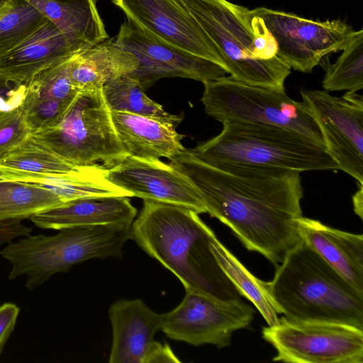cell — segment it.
I'll return each mask as SVG.
<instances>
[{
    "label": "cell",
    "mask_w": 363,
    "mask_h": 363,
    "mask_svg": "<svg viewBox=\"0 0 363 363\" xmlns=\"http://www.w3.org/2000/svg\"><path fill=\"white\" fill-rule=\"evenodd\" d=\"M254 314V308L242 299L222 301L185 289L179 305L160 313V330L176 341L223 348L230 344L235 331L250 325Z\"/></svg>",
    "instance_id": "cell-11"
},
{
    "label": "cell",
    "mask_w": 363,
    "mask_h": 363,
    "mask_svg": "<svg viewBox=\"0 0 363 363\" xmlns=\"http://www.w3.org/2000/svg\"><path fill=\"white\" fill-rule=\"evenodd\" d=\"M336 62L330 63L328 55L319 62L325 70V91L357 92L363 88V30L350 37Z\"/></svg>",
    "instance_id": "cell-26"
},
{
    "label": "cell",
    "mask_w": 363,
    "mask_h": 363,
    "mask_svg": "<svg viewBox=\"0 0 363 363\" xmlns=\"http://www.w3.org/2000/svg\"><path fill=\"white\" fill-rule=\"evenodd\" d=\"M71 104L53 99H40L26 91L21 107L26 121L33 135L58 125L63 119Z\"/></svg>",
    "instance_id": "cell-30"
},
{
    "label": "cell",
    "mask_w": 363,
    "mask_h": 363,
    "mask_svg": "<svg viewBox=\"0 0 363 363\" xmlns=\"http://www.w3.org/2000/svg\"><path fill=\"white\" fill-rule=\"evenodd\" d=\"M138 67V60L133 53L107 39L74 53L69 73L79 91L96 90L121 76L131 74Z\"/></svg>",
    "instance_id": "cell-21"
},
{
    "label": "cell",
    "mask_w": 363,
    "mask_h": 363,
    "mask_svg": "<svg viewBox=\"0 0 363 363\" xmlns=\"http://www.w3.org/2000/svg\"><path fill=\"white\" fill-rule=\"evenodd\" d=\"M276 267L267 285L285 318L344 323L363 330V294L303 240Z\"/></svg>",
    "instance_id": "cell-3"
},
{
    "label": "cell",
    "mask_w": 363,
    "mask_h": 363,
    "mask_svg": "<svg viewBox=\"0 0 363 363\" xmlns=\"http://www.w3.org/2000/svg\"><path fill=\"white\" fill-rule=\"evenodd\" d=\"M297 226L301 239L363 294V235L333 228L303 216Z\"/></svg>",
    "instance_id": "cell-19"
},
{
    "label": "cell",
    "mask_w": 363,
    "mask_h": 363,
    "mask_svg": "<svg viewBox=\"0 0 363 363\" xmlns=\"http://www.w3.org/2000/svg\"><path fill=\"white\" fill-rule=\"evenodd\" d=\"M101 91L110 111L126 112L157 118L174 128L184 118L182 113L171 114L161 104L150 99L138 79L130 74L111 81L102 87Z\"/></svg>",
    "instance_id": "cell-24"
},
{
    "label": "cell",
    "mask_w": 363,
    "mask_h": 363,
    "mask_svg": "<svg viewBox=\"0 0 363 363\" xmlns=\"http://www.w3.org/2000/svg\"><path fill=\"white\" fill-rule=\"evenodd\" d=\"M7 184L8 182L4 181L0 178V194L4 191Z\"/></svg>",
    "instance_id": "cell-37"
},
{
    "label": "cell",
    "mask_w": 363,
    "mask_h": 363,
    "mask_svg": "<svg viewBox=\"0 0 363 363\" xmlns=\"http://www.w3.org/2000/svg\"><path fill=\"white\" fill-rule=\"evenodd\" d=\"M137 209L128 196L82 198L44 209L30 217L38 228H64L107 224H132Z\"/></svg>",
    "instance_id": "cell-18"
},
{
    "label": "cell",
    "mask_w": 363,
    "mask_h": 363,
    "mask_svg": "<svg viewBox=\"0 0 363 363\" xmlns=\"http://www.w3.org/2000/svg\"><path fill=\"white\" fill-rule=\"evenodd\" d=\"M217 49L225 70L253 86L285 90L291 67L274 40L244 6L227 0H179Z\"/></svg>",
    "instance_id": "cell-4"
},
{
    "label": "cell",
    "mask_w": 363,
    "mask_h": 363,
    "mask_svg": "<svg viewBox=\"0 0 363 363\" xmlns=\"http://www.w3.org/2000/svg\"><path fill=\"white\" fill-rule=\"evenodd\" d=\"M339 169L363 185V97L357 92L334 96L327 91H301Z\"/></svg>",
    "instance_id": "cell-12"
},
{
    "label": "cell",
    "mask_w": 363,
    "mask_h": 363,
    "mask_svg": "<svg viewBox=\"0 0 363 363\" xmlns=\"http://www.w3.org/2000/svg\"><path fill=\"white\" fill-rule=\"evenodd\" d=\"M61 203V199L45 187L27 182H8L0 194V220L30 218L39 211Z\"/></svg>",
    "instance_id": "cell-27"
},
{
    "label": "cell",
    "mask_w": 363,
    "mask_h": 363,
    "mask_svg": "<svg viewBox=\"0 0 363 363\" xmlns=\"http://www.w3.org/2000/svg\"><path fill=\"white\" fill-rule=\"evenodd\" d=\"M82 49L48 20L16 47L0 55V75L26 84L40 72Z\"/></svg>",
    "instance_id": "cell-17"
},
{
    "label": "cell",
    "mask_w": 363,
    "mask_h": 363,
    "mask_svg": "<svg viewBox=\"0 0 363 363\" xmlns=\"http://www.w3.org/2000/svg\"><path fill=\"white\" fill-rule=\"evenodd\" d=\"M180 362L168 345L157 342L150 352L146 363Z\"/></svg>",
    "instance_id": "cell-35"
},
{
    "label": "cell",
    "mask_w": 363,
    "mask_h": 363,
    "mask_svg": "<svg viewBox=\"0 0 363 363\" xmlns=\"http://www.w3.org/2000/svg\"><path fill=\"white\" fill-rule=\"evenodd\" d=\"M113 41L137 57L138 67L130 75L144 89L163 78H187L203 84L228 74L218 64L167 43L128 19Z\"/></svg>",
    "instance_id": "cell-13"
},
{
    "label": "cell",
    "mask_w": 363,
    "mask_h": 363,
    "mask_svg": "<svg viewBox=\"0 0 363 363\" xmlns=\"http://www.w3.org/2000/svg\"><path fill=\"white\" fill-rule=\"evenodd\" d=\"M201 102L206 113L221 123L238 121L276 125L323 143L320 129L303 101L285 90L250 85L233 77L203 83Z\"/></svg>",
    "instance_id": "cell-8"
},
{
    "label": "cell",
    "mask_w": 363,
    "mask_h": 363,
    "mask_svg": "<svg viewBox=\"0 0 363 363\" xmlns=\"http://www.w3.org/2000/svg\"><path fill=\"white\" fill-rule=\"evenodd\" d=\"M111 1L124 13L128 20L140 28L225 69L217 49L179 0Z\"/></svg>",
    "instance_id": "cell-14"
},
{
    "label": "cell",
    "mask_w": 363,
    "mask_h": 363,
    "mask_svg": "<svg viewBox=\"0 0 363 363\" xmlns=\"http://www.w3.org/2000/svg\"><path fill=\"white\" fill-rule=\"evenodd\" d=\"M73 43L85 49L108 39L96 0H26Z\"/></svg>",
    "instance_id": "cell-22"
},
{
    "label": "cell",
    "mask_w": 363,
    "mask_h": 363,
    "mask_svg": "<svg viewBox=\"0 0 363 363\" xmlns=\"http://www.w3.org/2000/svg\"><path fill=\"white\" fill-rule=\"evenodd\" d=\"M19 313V307L13 303H4L0 306V356L14 330Z\"/></svg>",
    "instance_id": "cell-33"
},
{
    "label": "cell",
    "mask_w": 363,
    "mask_h": 363,
    "mask_svg": "<svg viewBox=\"0 0 363 363\" xmlns=\"http://www.w3.org/2000/svg\"><path fill=\"white\" fill-rule=\"evenodd\" d=\"M72 55L35 75L26 83V91L40 99L71 104L79 92L70 77Z\"/></svg>",
    "instance_id": "cell-29"
},
{
    "label": "cell",
    "mask_w": 363,
    "mask_h": 363,
    "mask_svg": "<svg viewBox=\"0 0 363 363\" xmlns=\"http://www.w3.org/2000/svg\"><path fill=\"white\" fill-rule=\"evenodd\" d=\"M27 84L0 75V111L19 106L26 94Z\"/></svg>",
    "instance_id": "cell-32"
},
{
    "label": "cell",
    "mask_w": 363,
    "mask_h": 363,
    "mask_svg": "<svg viewBox=\"0 0 363 363\" xmlns=\"http://www.w3.org/2000/svg\"><path fill=\"white\" fill-rule=\"evenodd\" d=\"M274 40L276 55L291 68L310 73L321 59L342 50L354 30L340 20L313 21L258 7L250 10Z\"/></svg>",
    "instance_id": "cell-10"
},
{
    "label": "cell",
    "mask_w": 363,
    "mask_h": 363,
    "mask_svg": "<svg viewBox=\"0 0 363 363\" xmlns=\"http://www.w3.org/2000/svg\"><path fill=\"white\" fill-rule=\"evenodd\" d=\"M219 134L191 152L211 166L235 165L305 171L339 169L325 145L285 128L225 121Z\"/></svg>",
    "instance_id": "cell-5"
},
{
    "label": "cell",
    "mask_w": 363,
    "mask_h": 363,
    "mask_svg": "<svg viewBox=\"0 0 363 363\" xmlns=\"http://www.w3.org/2000/svg\"><path fill=\"white\" fill-rule=\"evenodd\" d=\"M31 135L21 104L0 111V158L24 143Z\"/></svg>",
    "instance_id": "cell-31"
},
{
    "label": "cell",
    "mask_w": 363,
    "mask_h": 363,
    "mask_svg": "<svg viewBox=\"0 0 363 363\" xmlns=\"http://www.w3.org/2000/svg\"><path fill=\"white\" fill-rule=\"evenodd\" d=\"M131 225L78 226L50 236L29 235L7 243L0 255L11 264L9 279L25 275L26 288L33 290L76 264L121 257L123 245L130 239Z\"/></svg>",
    "instance_id": "cell-6"
},
{
    "label": "cell",
    "mask_w": 363,
    "mask_h": 363,
    "mask_svg": "<svg viewBox=\"0 0 363 363\" xmlns=\"http://www.w3.org/2000/svg\"><path fill=\"white\" fill-rule=\"evenodd\" d=\"M106 178L133 197L182 206L206 213L203 203L191 183L169 163L128 155L107 170Z\"/></svg>",
    "instance_id": "cell-15"
},
{
    "label": "cell",
    "mask_w": 363,
    "mask_h": 363,
    "mask_svg": "<svg viewBox=\"0 0 363 363\" xmlns=\"http://www.w3.org/2000/svg\"><path fill=\"white\" fill-rule=\"evenodd\" d=\"M262 337L277 350L274 362H363V330L348 324L283 316L263 328Z\"/></svg>",
    "instance_id": "cell-9"
},
{
    "label": "cell",
    "mask_w": 363,
    "mask_h": 363,
    "mask_svg": "<svg viewBox=\"0 0 363 363\" xmlns=\"http://www.w3.org/2000/svg\"><path fill=\"white\" fill-rule=\"evenodd\" d=\"M9 0H0V11L6 5Z\"/></svg>",
    "instance_id": "cell-38"
},
{
    "label": "cell",
    "mask_w": 363,
    "mask_h": 363,
    "mask_svg": "<svg viewBox=\"0 0 363 363\" xmlns=\"http://www.w3.org/2000/svg\"><path fill=\"white\" fill-rule=\"evenodd\" d=\"M48 20L26 0H9L0 11V55L16 47Z\"/></svg>",
    "instance_id": "cell-28"
},
{
    "label": "cell",
    "mask_w": 363,
    "mask_h": 363,
    "mask_svg": "<svg viewBox=\"0 0 363 363\" xmlns=\"http://www.w3.org/2000/svg\"><path fill=\"white\" fill-rule=\"evenodd\" d=\"M212 249L221 269L241 296L253 303L268 325L276 324L279 311L268 291L267 282L252 274L216 236Z\"/></svg>",
    "instance_id": "cell-25"
},
{
    "label": "cell",
    "mask_w": 363,
    "mask_h": 363,
    "mask_svg": "<svg viewBox=\"0 0 363 363\" xmlns=\"http://www.w3.org/2000/svg\"><path fill=\"white\" fill-rule=\"evenodd\" d=\"M21 219L0 220V247L17 238L30 235L32 228L23 224Z\"/></svg>",
    "instance_id": "cell-34"
},
{
    "label": "cell",
    "mask_w": 363,
    "mask_h": 363,
    "mask_svg": "<svg viewBox=\"0 0 363 363\" xmlns=\"http://www.w3.org/2000/svg\"><path fill=\"white\" fill-rule=\"evenodd\" d=\"M84 168L69 164L31 137L0 158V178L7 182L26 177L66 175Z\"/></svg>",
    "instance_id": "cell-23"
},
{
    "label": "cell",
    "mask_w": 363,
    "mask_h": 363,
    "mask_svg": "<svg viewBox=\"0 0 363 363\" xmlns=\"http://www.w3.org/2000/svg\"><path fill=\"white\" fill-rule=\"evenodd\" d=\"M169 164L194 186L206 213L226 225L242 245L277 267L301 240V172L278 168L211 166L189 149Z\"/></svg>",
    "instance_id": "cell-1"
},
{
    "label": "cell",
    "mask_w": 363,
    "mask_h": 363,
    "mask_svg": "<svg viewBox=\"0 0 363 363\" xmlns=\"http://www.w3.org/2000/svg\"><path fill=\"white\" fill-rule=\"evenodd\" d=\"M31 138L79 167L109 169L128 155L101 89L80 91L58 125Z\"/></svg>",
    "instance_id": "cell-7"
},
{
    "label": "cell",
    "mask_w": 363,
    "mask_h": 363,
    "mask_svg": "<svg viewBox=\"0 0 363 363\" xmlns=\"http://www.w3.org/2000/svg\"><path fill=\"white\" fill-rule=\"evenodd\" d=\"M113 329L109 363H146L157 341L160 313L141 299L118 300L108 311Z\"/></svg>",
    "instance_id": "cell-16"
},
{
    "label": "cell",
    "mask_w": 363,
    "mask_h": 363,
    "mask_svg": "<svg viewBox=\"0 0 363 363\" xmlns=\"http://www.w3.org/2000/svg\"><path fill=\"white\" fill-rule=\"evenodd\" d=\"M118 138L128 155L145 159H171L182 152L184 137L176 128L157 118L111 111Z\"/></svg>",
    "instance_id": "cell-20"
},
{
    "label": "cell",
    "mask_w": 363,
    "mask_h": 363,
    "mask_svg": "<svg viewBox=\"0 0 363 363\" xmlns=\"http://www.w3.org/2000/svg\"><path fill=\"white\" fill-rule=\"evenodd\" d=\"M213 231L194 210L143 200L130 227V239L172 272L184 289L222 301L242 296L213 252Z\"/></svg>",
    "instance_id": "cell-2"
},
{
    "label": "cell",
    "mask_w": 363,
    "mask_h": 363,
    "mask_svg": "<svg viewBox=\"0 0 363 363\" xmlns=\"http://www.w3.org/2000/svg\"><path fill=\"white\" fill-rule=\"evenodd\" d=\"M354 211L362 219L363 211V185H359V189L352 196Z\"/></svg>",
    "instance_id": "cell-36"
}]
</instances>
